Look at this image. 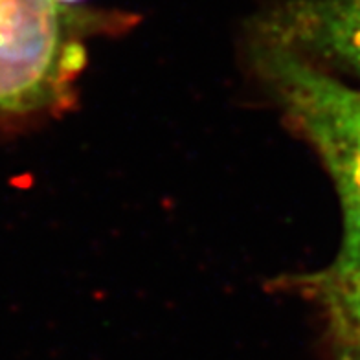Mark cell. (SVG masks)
<instances>
[{
	"label": "cell",
	"mask_w": 360,
	"mask_h": 360,
	"mask_svg": "<svg viewBox=\"0 0 360 360\" xmlns=\"http://www.w3.org/2000/svg\"><path fill=\"white\" fill-rule=\"evenodd\" d=\"M131 19L57 0H0V127L74 103L86 39Z\"/></svg>",
	"instance_id": "1"
},
{
	"label": "cell",
	"mask_w": 360,
	"mask_h": 360,
	"mask_svg": "<svg viewBox=\"0 0 360 360\" xmlns=\"http://www.w3.org/2000/svg\"><path fill=\"white\" fill-rule=\"evenodd\" d=\"M259 77L331 175L342 206L337 263H360V86L322 72L298 56L252 44Z\"/></svg>",
	"instance_id": "2"
},
{
	"label": "cell",
	"mask_w": 360,
	"mask_h": 360,
	"mask_svg": "<svg viewBox=\"0 0 360 360\" xmlns=\"http://www.w3.org/2000/svg\"><path fill=\"white\" fill-rule=\"evenodd\" d=\"M254 43L360 86V0H281L257 17Z\"/></svg>",
	"instance_id": "3"
},
{
	"label": "cell",
	"mask_w": 360,
	"mask_h": 360,
	"mask_svg": "<svg viewBox=\"0 0 360 360\" xmlns=\"http://www.w3.org/2000/svg\"><path fill=\"white\" fill-rule=\"evenodd\" d=\"M322 305L337 347H360V263H337L313 274L289 276L281 287Z\"/></svg>",
	"instance_id": "4"
},
{
	"label": "cell",
	"mask_w": 360,
	"mask_h": 360,
	"mask_svg": "<svg viewBox=\"0 0 360 360\" xmlns=\"http://www.w3.org/2000/svg\"><path fill=\"white\" fill-rule=\"evenodd\" d=\"M338 360H360V347H337Z\"/></svg>",
	"instance_id": "5"
},
{
	"label": "cell",
	"mask_w": 360,
	"mask_h": 360,
	"mask_svg": "<svg viewBox=\"0 0 360 360\" xmlns=\"http://www.w3.org/2000/svg\"><path fill=\"white\" fill-rule=\"evenodd\" d=\"M57 2H61V4H67V6H77L81 4L83 0H57Z\"/></svg>",
	"instance_id": "6"
}]
</instances>
